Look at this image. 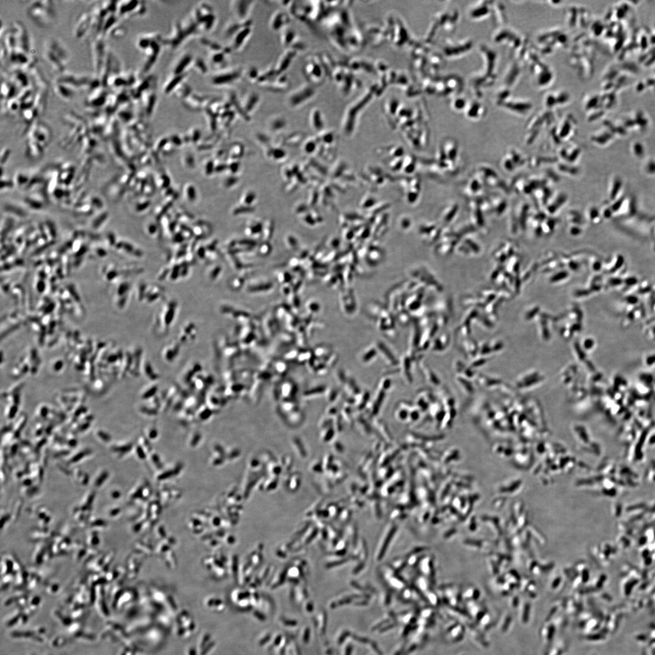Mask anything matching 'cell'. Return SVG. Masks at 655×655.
<instances>
[{
  "label": "cell",
  "mask_w": 655,
  "mask_h": 655,
  "mask_svg": "<svg viewBox=\"0 0 655 655\" xmlns=\"http://www.w3.org/2000/svg\"><path fill=\"white\" fill-rule=\"evenodd\" d=\"M317 93L316 86L309 83L303 84L287 95L286 106L293 110L303 108L316 97Z\"/></svg>",
  "instance_id": "cell-1"
},
{
  "label": "cell",
  "mask_w": 655,
  "mask_h": 655,
  "mask_svg": "<svg viewBox=\"0 0 655 655\" xmlns=\"http://www.w3.org/2000/svg\"><path fill=\"white\" fill-rule=\"evenodd\" d=\"M50 2L33 3L28 9V14L40 26H47L54 17V12Z\"/></svg>",
  "instance_id": "cell-2"
},
{
  "label": "cell",
  "mask_w": 655,
  "mask_h": 655,
  "mask_svg": "<svg viewBox=\"0 0 655 655\" xmlns=\"http://www.w3.org/2000/svg\"><path fill=\"white\" fill-rule=\"evenodd\" d=\"M304 72L308 83L316 87L322 84L327 79L325 72L320 63L318 55L309 59L304 66Z\"/></svg>",
  "instance_id": "cell-3"
},
{
  "label": "cell",
  "mask_w": 655,
  "mask_h": 655,
  "mask_svg": "<svg viewBox=\"0 0 655 655\" xmlns=\"http://www.w3.org/2000/svg\"><path fill=\"white\" fill-rule=\"evenodd\" d=\"M177 309V303L174 301H171L164 305L160 313L158 314L157 320H156V328L158 330V333H166L172 326L175 317H176V311Z\"/></svg>",
  "instance_id": "cell-4"
},
{
  "label": "cell",
  "mask_w": 655,
  "mask_h": 655,
  "mask_svg": "<svg viewBox=\"0 0 655 655\" xmlns=\"http://www.w3.org/2000/svg\"><path fill=\"white\" fill-rule=\"evenodd\" d=\"M49 44L48 49H49V51L47 50L46 54L47 59H48L50 63L54 65V67L58 68V70H60V67H59L58 63H59L61 70H63L64 67L61 64L60 61L58 60V58H60L65 64H67L68 58H69L67 51L64 49V47L62 46L61 44L57 41L54 40V41H52Z\"/></svg>",
  "instance_id": "cell-5"
},
{
  "label": "cell",
  "mask_w": 655,
  "mask_h": 655,
  "mask_svg": "<svg viewBox=\"0 0 655 655\" xmlns=\"http://www.w3.org/2000/svg\"><path fill=\"white\" fill-rule=\"evenodd\" d=\"M290 23V17L288 14L283 11L276 12L271 17L270 26L271 30L274 31H281L286 27H288Z\"/></svg>",
  "instance_id": "cell-6"
},
{
  "label": "cell",
  "mask_w": 655,
  "mask_h": 655,
  "mask_svg": "<svg viewBox=\"0 0 655 655\" xmlns=\"http://www.w3.org/2000/svg\"><path fill=\"white\" fill-rule=\"evenodd\" d=\"M298 54V53L295 50L291 48L287 49L279 58L275 67L277 73L279 75H282L285 73Z\"/></svg>",
  "instance_id": "cell-7"
},
{
  "label": "cell",
  "mask_w": 655,
  "mask_h": 655,
  "mask_svg": "<svg viewBox=\"0 0 655 655\" xmlns=\"http://www.w3.org/2000/svg\"><path fill=\"white\" fill-rule=\"evenodd\" d=\"M281 32V37H280L281 43L283 46L286 47L287 49L291 47L293 44L296 42V40L298 39L296 31L288 27L282 30Z\"/></svg>",
  "instance_id": "cell-8"
},
{
  "label": "cell",
  "mask_w": 655,
  "mask_h": 655,
  "mask_svg": "<svg viewBox=\"0 0 655 655\" xmlns=\"http://www.w3.org/2000/svg\"><path fill=\"white\" fill-rule=\"evenodd\" d=\"M310 121L311 126L316 129L322 128L324 124L323 117L322 111L319 108L311 109L310 113Z\"/></svg>",
  "instance_id": "cell-9"
},
{
  "label": "cell",
  "mask_w": 655,
  "mask_h": 655,
  "mask_svg": "<svg viewBox=\"0 0 655 655\" xmlns=\"http://www.w3.org/2000/svg\"><path fill=\"white\" fill-rule=\"evenodd\" d=\"M196 326L194 324L190 323L184 327L180 335V342L187 343L194 341L196 336Z\"/></svg>",
  "instance_id": "cell-10"
},
{
  "label": "cell",
  "mask_w": 655,
  "mask_h": 655,
  "mask_svg": "<svg viewBox=\"0 0 655 655\" xmlns=\"http://www.w3.org/2000/svg\"><path fill=\"white\" fill-rule=\"evenodd\" d=\"M87 454H88V451L80 452V453L75 455L74 457L72 458L70 461L71 463H76V462L82 460Z\"/></svg>",
  "instance_id": "cell-11"
},
{
  "label": "cell",
  "mask_w": 655,
  "mask_h": 655,
  "mask_svg": "<svg viewBox=\"0 0 655 655\" xmlns=\"http://www.w3.org/2000/svg\"><path fill=\"white\" fill-rule=\"evenodd\" d=\"M97 435L99 438H101L103 441L106 442H108L111 441V438L110 435H109L108 433H105L104 431H99L97 432Z\"/></svg>",
  "instance_id": "cell-12"
},
{
  "label": "cell",
  "mask_w": 655,
  "mask_h": 655,
  "mask_svg": "<svg viewBox=\"0 0 655 655\" xmlns=\"http://www.w3.org/2000/svg\"><path fill=\"white\" fill-rule=\"evenodd\" d=\"M17 411H18L17 405H12V406H11V407L10 408V410H9V413H8L9 419H13V418L15 416V415H16L17 413Z\"/></svg>",
  "instance_id": "cell-13"
}]
</instances>
